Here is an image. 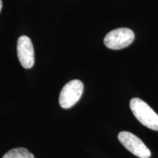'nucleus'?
I'll return each instance as SVG.
<instances>
[{
  "label": "nucleus",
  "mask_w": 158,
  "mask_h": 158,
  "mask_svg": "<svg viewBox=\"0 0 158 158\" xmlns=\"http://www.w3.org/2000/svg\"><path fill=\"white\" fill-rule=\"evenodd\" d=\"M130 107L135 117L145 127L158 131V114L141 99L134 98Z\"/></svg>",
  "instance_id": "1"
},
{
  "label": "nucleus",
  "mask_w": 158,
  "mask_h": 158,
  "mask_svg": "<svg viewBox=\"0 0 158 158\" xmlns=\"http://www.w3.org/2000/svg\"><path fill=\"white\" fill-rule=\"evenodd\" d=\"M84 91V84L79 80H72L63 86L59 102L60 106L64 109H68L76 105L80 100Z\"/></svg>",
  "instance_id": "2"
},
{
  "label": "nucleus",
  "mask_w": 158,
  "mask_h": 158,
  "mask_svg": "<svg viewBox=\"0 0 158 158\" xmlns=\"http://www.w3.org/2000/svg\"><path fill=\"white\" fill-rule=\"evenodd\" d=\"M135 35L131 29L119 28L108 32L104 38L107 48L112 50H120L129 46L133 42Z\"/></svg>",
  "instance_id": "3"
},
{
  "label": "nucleus",
  "mask_w": 158,
  "mask_h": 158,
  "mask_svg": "<svg viewBox=\"0 0 158 158\" xmlns=\"http://www.w3.org/2000/svg\"><path fill=\"white\" fill-rule=\"evenodd\" d=\"M118 141L128 151L140 158H149L151 152L145 143L134 134L127 131L120 132Z\"/></svg>",
  "instance_id": "4"
},
{
  "label": "nucleus",
  "mask_w": 158,
  "mask_h": 158,
  "mask_svg": "<svg viewBox=\"0 0 158 158\" xmlns=\"http://www.w3.org/2000/svg\"><path fill=\"white\" fill-rule=\"evenodd\" d=\"M17 53L19 62L23 68H32L35 64V51L32 42L29 37L22 35L18 39Z\"/></svg>",
  "instance_id": "5"
},
{
  "label": "nucleus",
  "mask_w": 158,
  "mask_h": 158,
  "mask_svg": "<svg viewBox=\"0 0 158 158\" xmlns=\"http://www.w3.org/2000/svg\"><path fill=\"white\" fill-rule=\"evenodd\" d=\"M2 158H35V156L26 148L20 147L10 150Z\"/></svg>",
  "instance_id": "6"
},
{
  "label": "nucleus",
  "mask_w": 158,
  "mask_h": 158,
  "mask_svg": "<svg viewBox=\"0 0 158 158\" xmlns=\"http://www.w3.org/2000/svg\"><path fill=\"white\" fill-rule=\"evenodd\" d=\"M2 7V0H0V12H1Z\"/></svg>",
  "instance_id": "7"
}]
</instances>
